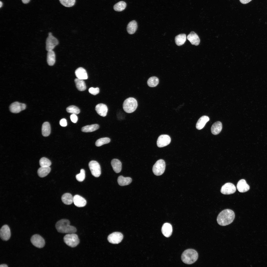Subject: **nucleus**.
I'll return each mask as SVG.
<instances>
[{
  "instance_id": "nucleus-1",
  "label": "nucleus",
  "mask_w": 267,
  "mask_h": 267,
  "mask_svg": "<svg viewBox=\"0 0 267 267\" xmlns=\"http://www.w3.org/2000/svg\"><path fill=\"white\" fill-rule=\"evenodd\" d=\"M235 217V214L231 210L226 209L221 212L217 218L218 223L220 225L225 226L231 223Z\"/></svg>"
},
{
  "instance_id": "nucleus-2",
  "label": "nucleus",
  "mask_w": 267,
  "mask_h": 267,
  "mask_svg": "<svg viewBox=\"0 0 267 267\" xmlns=\"http://www.w3.org/2000/svg\"><path fill=\"white\" fill-rule=\"evenodd\" d=\"M56 228L58 232L62 233H75L77 231L75 227L70 225L69 220L62 219L58 221L55 224Z\"/></svg>"
},
{
  "instance_id": "nucleus-3",
  "label": "nucleus",
  "mask_w": 267,
  "mask_h": 267,
  "mask_svg": "<svg viewBox=\"0 0 267 267\" xmlns=\"http://www.w3.org/2000/svg\"><path fill=\"white\" fill-rule=\"evenodd\" d=\"M198 255L195 250L189 249L185 250L181 256V259L184 263L191 264L194 263L197 260Z\"/></svg>"
},
{
  "instance_id": "nucleus-4",
  "label": "nucleus",
  "mask_w": 267,
  "mask_h": 267,
  "mask_svg": "<svg viewBox=\"0 0 267 267\" xmlns=\"http://www.w3.org/2000/svg\"><path fill=\"white\" fill-rule=\"evenodd\" d=\"M123 108L124 111L127 113L134 112L137 107L136 100L133 97H129L126 99L123 104Z\"/></svg>"
},
{
  "instance_id": "nucleus-5",
  "label": "nucleus",
  "mask_w": 267,
  "mask_h": 267,
  "mask_svg": "<svg viewBox=\"0 0 267 267\" xmlns=\"http://www.w3.org/2000/svg\"><path fill=\"white\" fill-rule=\"evenodd\" d=\"M64 240L67 245L72 247L76 246L79 243L78 236L75 233L66 235L64 237Z\"/></svg>"
},
{
  "instance_id": "nucleus-6",
  "label": "nucleus",
  "mask_w": 267,
  "mask_h": 267,
  "mask_svg": "<svg viewBox=\"0 0 267 267\" xmlns=\"http://www.w3.org/2000/svg\"><path fill=\"white\" fill-rule=\"evenodd\" d=\"M165 163L164 160L160 159L156 161L153 167L154 174L157 176L162 175L164 172L165 168Z\"/></svg>"
},
{
  "instance_id": "nucleus-7",
  "label": "nucleus",
  "mask_w": 267,
  "mask_h": 267,
  "mask_svg": "<svg viewBox=\"0 0 267 267\" xmlns=\"http://www.w3.org/2000/svg\"><path fill=\"white\" fill-rule=\"evenodd\" d=\"M89 166L92 174L96 177H99L101 174L100 166L97 161L92 160L89 163Z\"/></svg>"
},
{
  "instance_id": "nucleus-8",
  "label": "nucleus",
  "mask_w": 267,
  "mask_h": 267,
  "mask_svg": "<svg viewBox=\"0 0 267 267\" xmlns=\"http://www.w3.org/2000/svg\"><path fill=\"white\" fill-rule=\"evenodd\" d=\"M59 42L57 38L52 35H48L46 40V49L48 51L53 50L55 47L58 45Z\"/></svg>"
},
{
  "instance_id": "nucleus-9",
  "label": "nucleus",
  "mask_w": 267,
  "mask_h": 267,
  "mask_svg": "<svg viewBox=\"0 0 267 267\" xmlns=\"http://www.w3.org/2000/svg\"><path fill=\"white\" fill-rule=\"evenodd\" d=\"M30 241L33 245L39 248H43L45 245V241L44 238L38 234L33 235L31 238Z\"/></svg>"
},
{
  "instance_id": "nucleus-10",
  "label": "nucleus",
  "mask_w": 267,
  "mask_h": 267,
  "mask_svg": "<svg viewBox=\"0 0 267 267\" xmlns=\"http://www.w3.org/2000/svg\"><path fill=\"white\" fill-rule=\"evenodd\" d=\"M235 186L233 184L228 182L224 184L221 187V192L224 195H229L234 193L236 191Z\"/></svg>"
},
{
  "instance_id": "nucleus-11",
  "label": "nucleus",
  "mask_w": 267,
  "mask_h": 267,
  "mask_svg": "<svg viewBox=\"0 0 267 267\" xmlns=\"http://www.w3.org/2000/svg\"><path fill=\"white\" fill-rule=\"evenodd\" d=\"M123 238V235L121 233L115 232L110 234L108 239L110 243L113 244H118L120 243Z\"/></svg>"
},
{
  "instance_id": "nucleus-12",
  "label": "nucleus",
  "mask_w": 267,
  "mask_h": 267,
  "mask_svg": "<svg viewBox=\"0 0 267 267\" xmlns=\"http://www.w3.org/2000/svg\"><path fill=\"white\" fill-rule=\"evenodd\" d=\"M26 105L24 103L15 102L12 103L9 106L10 111L14 113H17L25 109Z\"/></svg>"
},
{
  "instance_id": "nucleus-13",
  "label": "nucleus",
  "mask_w": 267,
  "mask_h": 267,
  "mask_svg": "<svg viewBox=\"0 0 267 267\" xmlns=\"http://www.w3.org/2000/svg\"><path fill=\"white\" fill-rule=\"evenodd\" d=\"M171 141L169 136L166 134L160 135L158 137L157 141V145L159 147H162L169 144Z\"/></svg>"
},
{
  "instance_id": "nucleus-14",
  "label": "nucleus",
  "mask_w": 267,
  "mask_h": 267,
  "mask_svg": "<svg viewBox=\"0 0 267 267\" xmlns=\"http://www.w3.org/2000/svg\"><path fill=\"white\" fill-rule=\"evenodd\" d=\"M11 234L10 228L8 225L5 224L1 228L0 230V236L3 241H7L11 237Z\"/></svg>"
},
{
  "instance_id": "nucleus-15",
  "label": "nucleus",
  "mask_w": 267,
  "mask_h": 267,
  "mask_svg": "<svg viewBox=\"0 0 267 267\" xmlns=\"http://www.w3.org/2000/svg\"><path fill=\"white\" fill-rule=\"evenodd\" d=\"M237 187L238 190L241 193L247 192L250 188L249 186L244 179H241L239 181L237 184Z\"/></svg>"
},
{
  "instance_id": "nucleus-16",
  "label": "nucleus",
  "mask_w": 267,
  "mask_h": 267,
  "mask_svg": "<svg viewBox=\"0 0 267 267\" xmlns=\"http://www.w3.org/2000/svg\"><path fill=\"white\" fill-rule=\"evenodd\" d=\"M73 202L74 205L78 207H84L87 203L86 201L84 198L78 195L73 197Z\"/></svg>"
},
{
  "instance_id": "nucleus-17",
  "label": "nucleus",
  "mask_w": 267,
  "mask_h": 267,
  "mask_svg": "<svg viewBox=\"0 0 267 267\" xmlns=\"http://www.w3.org/2000/svg\"><path fill=\"white\" fill-rule=\"evenodd\" d=\"M95 110L97 113L103 117L105 116L107 114L108 109L107 106L103 104H99L95 107Z\"/></svg>"
},
{
  "instance_id": "nucleus-18",
  "label": "nucleus",
  "mask_w": 267,
  "mask_h": 267,
  "mask_svg": "<svg viewBox=\"0 0 267 267\" xmlns=\"http://www.w3.org/2000/svg\"><path fill=\"white\" fill-rule=\"evenodd\" d=\"M187 38L192 45H198L200 43V39L198 36L194 31L191 32L187 36Z\"/></svg>"
},
{
  "instance_id": "nucleus-19",
  "label": "nucleus",
  "mask_w": 267,
  "mask_h": 267,
  "mask_svg": "<svg viewBox=\"0 0 267 267\" xmlns=\"http://www.w3.org/2000/svg\"><path fill=\"white\" fill-rule=\"evenodd\" d=\"M161 232L165 237H170L172 232V228L171 224L168 223H164L162 227Z\"/></svg>"
},
{
  "instance_id": "nucleus-20",
  "label": "nucleus",
  "mask_w": 267,
  "mask_h": 267,
  "mask_svg": "<svg viewBox=\"0 0 267 267\" xmlns=\"http://www.w3.org/2000/svg\"><path fill=\"white\" fill-rule=\"evenodd\" d=\"M75 74L77 78L82 79H88V75L86 70L83 68L80 67L77 68L75 71Z\"/></svg>"
},
{
  "instance_id": "nucleus-21",
  "label": "nucleus",
  "mask_w": 267,
  "mask_h": 267,
  "mask_svg": "<svg viewBox=\"0 0 267 267\" xmlns=\"http://www.w3.org/2000/svg\"><path fill=\"white\" fill-rule=\"evenodd\" d=\"M209 120V118L207 116L204 115L201 117L197 121L196 125V128L200 130L202 129L206 124Z\"/></svg>"
},
{
  "instance_id": "nucleus-22",
  "label": "nucleus",
  "mask_w": 267,
  "mask_h": 267,
  "mask_svg": "<svg viewBox=\"0 0 267 267\" xmlns=\"http://www.w3.org/2000/svg\"><path fill=\"white\" fill-rule=\"evenodd\" d=\"M222 128V123L219 121H217L212 125L211 128V132L214 135L218 134L220 132Z\"/></svg>"
},
{
  "instance_id": "nucleus-23",
  "label": "nucleus",
  "mask_w": 267,
  "mask_h": 267,
  "mask_svg": "<svg viewBox=\"0 0 267 267\" xmlns=\"http://www.w3.org/2000/svg\"><path fill=\"white\" fill-rule=\"evenodd\" d=\"M111 163L113 170L116 173H118L121 171L122 164L119 160L114 159L112 160Z\"/></svg>"
},
{
  "instance_id": "nucleus-24",
  "label": "nucleus",
  "mask_w": 267,
  "mask_h": 267,
  "mask_svg": "<svg viewBox=\"0 0 267 267\" xmlns=\"http://www.w3.org/2000/svg\"><path fill=\"white\" fill-rule=\"evenodd\" d=\"M137 28L136 22L135 20H133L130 22L128 24L127 30L129 34H133L136 32Z\"/></svg>"
},
{
  "instance_id": "nucleus-25",
  "label": "nucleus",
  "mask_w": 267,
  "mask_h": 267,
  "mask_svg": "<svg viewBox=\"0 0 267 267\" xmlns=\"http://www.w3.org/2000/svg\"><path fill=\"white\" fill-rule=\"evenodd\" d=\"M47 61L50 66H52L55 62V55L53 50L48 51L47 54Z\"/></svg>"
},
{
  "instance_id": "nucleus-26",
  "label": "nucleus",
  "mask_w": 267,
  "mask_h": 267,
  "mask_svg": "<svg viewBox=\"0 0 267 267\" xmlns=\"http://www.w3.org/2000/svg\"><path fill=\"white\" fill-rule=\"evenodd\" d=\"M132 181V179L131 178L125 177L122 176H119L117 179L118 183L121 186L128 185Z\"/></svg>"
},
{
  "instance_id": "nucleus-27",
  "label": "nucleus",
  "mask_w": 267,
  "mask_h": 267,
  "mask_svg": "<svg viewBox=\"0 0 267 267\" xmlns=\"http://www.w3.org/2000/svg\"><path fill=\"white\" fill-rule=\"evenodd\" d=\"M50 171L51 168L49 166L41 167L38 169L37 173L39 177L43 178L47 176Z\"/></svg>"
},
{
  "instance_id": "nucleus-28",
  "label": "nucleus",
  "mask_w": 267,
  "mask_h": 267,
  "mask_svg": "<svg viewBox=\"0 0 267 267\" xmlns=\"http://www.w3.org/2000/svg\"><path fill=\"white\" fill-rule=\"evenodd\" d=\"M61 199L63 202L66 205L70 204L73 202V197L71 194L68 193L64 194L62 197Z\"/></svg>"
},
{
  "instance_id": "nucleus-29",
  "label": "nucleus",
  "mask_w": 267,
  "mask_h": 267,
  "mask_svg": "<svg viewBox=\"0 0 267 267\" xmlns=\"http://www.w3.org/2000/svg\"><path fill=\"white\" fill-rule=\"evenodd\" d=\"M42 131V134L44 136H47L49 135L51 132V127L49 122H46L43 123Z\"/></svg>"
},
{
  "instance_id": "nucleus-30",
  "label": "nucleus",
  "mask_w": 267,
  "mask_h": 267,
  "mask_svg": "<svg viewBox=\"0 0 267 267\" xmlns=\"http://www.w3.org/2000/svg\"><path fill=\"white\" fill-rule=\"evenodd\" d=\"M186 40V36L184 34H180L176 36L175 41L176 44L179 46L184 44Z\"/></svg>"
},
{
  "instance_id": "nucleus-31",
  "label": "nucleus",
  "mask_w": 267,
  "mask_h": 267,
  "mask_svg": "<svg viewBox=\"0 0 267 267\" xmlns=\"http://www.w3.org/2000/svg\"><path fill=\"white\" fill-rule=\"evenodd\" d=\"M77 89L80 91H83L86 90V87L85 83L83 80L77 78L74 80Z\"/></svg>"
},
{
  "instance_id": "nucleus-32",
  "label": "nucleus",
  "mask_w": 267,
  "mask_h": 267,
  "mask_svg": "<svg viewBox=\"0 0 267 267\" xmlns=\"http://www.w3.org/2000/svg\"><path fill=\"white\" fill-rule=\"evenodd\" d=\"M99 127V126L98 124H94L85 126L82 128L81 130L83 132H91L97 130Z\"/></svg>"
},
{
  "instance_id": "nucleus-33",
  "label": "nucleus",
  "mask_w": 267,
  "mask_h": 267,
  "mask_svg": "<svg viewBox=\"0 0 267 267\" xmlns=\"http://www.w3.org/2000/svg\"><path fill=\"white\" fill-rule=\"evenodd\" d=\"M126 6V3L123 1H121L115 4L114 6V10L120 12L124 10Z\"/></svg>"
},
{
  "instance_id": "nucleus-34",
  "label": "nucleus",
  "mask_w": 267,
  "mask_h": 267,
  "mask_svg": "<svg viewBox=\"0 0 267 267\" xmlns=\"http://www.w3.org/2000/svg\"><path fill=\"white\" fill-rule=\"evenodd\" d=\"M159 80L158 78L155 76L150 77L148 80L147 83L148 86L151 87L156 86L158 84Z\"/></svg>"
},
{
  "instance_id": "nucleus-35",
  "label": "nucleus",
  "mask_w": 267,
  "mask_h": 267,
  "mask_svg": "<svg viewBox=\"0 0 267 267\" xmlns=\"http://www.w3.org/2000/svg\"><path fill=\"white\" fill-rule=\"evenodd\" d=\"M66 111L68 113L75 114H78L80 112V109L74 105L68 106L66 108Z\"/></svg>"
},
{
  "instance_id": "nucleus-36",
  "label": "nucleus",
  "mask_w": 267,
  "mask_h": 267,
  "mask_svg": "<svg viewBox=\"0 0 267 267\" xmlns=\"http://www.w3.org/2000/svg\"><path fill=\"white\" fill-rule=\"evenodd\" d=\"M110 141V139L108 137L101 138L96 141L95 144L96 146L99 147L109 143Z\"/></svg>"
},
{
  "instance_id": "nucleus-37",
  "label": "nucleus",
  "mask_w": 267,
  "mask_h": 267,
  "mask_svg": "<svg viewBox=\"0 0 267 267\" xmlns=\"http://www.w3.org/2000/svg\"><path fill=\"white\" fill-rule=\"evenodd\" d=\"M39 164L41 167H46L50 166L51 163L50 160L47 158L43 157L40 160Z\"/></svg>"
},
{
  "instance_id": "nucleus-38",
  "label": "nucleus",
  "mask_w": 267,
  "mask_h": 267,
  "mask_svg": "<svg viewBox=\"0 0 267 267\" xmlns=\"http://www.w3.org/2000/svg\"><path fill=\"white\" fill-rule=\"evenodd\" d=\"M60 3L63 6L67 7L73 6L75 2V0H59Z\"/></svg>"
},
{
  "instance_id": "nucleus-39",
  "label": "nucleus",
  "mask_w": 267,
  "mask_h": 267,
  "mask_svg": "<svg viewBox=\"0 0 267 267\" xmlns=\"http://www.w3.org/2000/svg\"><path fill=\"white\" fill-rule=\"evenodd\" d=\"M85 171L83 169H81L80 173L77 175L76 176V179L79 182L83 181L85 179Z\"/></svg>"
},
{
  "instance_id": "nucleus-40",
  "label": "nucleus",
  "mask_w": 267,
  "mask_h": 267,
  "mask_svg": "<svg viewBox=\"0 0 267 267\" xmlns=\"http://www.w3.org/2000/svg\"><path fill=\"white\" fill-rule=\"evenodd\" d=\"M89 91L90 94L95 95L99 93V88L97 87L96 88L91 87L89 89Z\"/></svg>"
},
{
  "instance_id": "nucleus-41",
  "label": "nucleus",
  "mask_w": 267,
  "mask_h": 267,
  "mask_svg": "<svg viewBox=\"0 0 267 267\" xmlns=\"http://www.w3.org/2000/svg\"><path fill=\"white\" fill-rule=\"evenodd\" d=\"M76 114H72L70 116V119L71 121L74 123H76L78 120V117Z\"/></svg>"
},
{
  "instance_id": "nucleus-42",
  "label": "nucleus",
  "mask_w": 267,
  "mask_h": 267,
  "mask_svg": "<svg viewBox=\"0 0 267 267\" xmlns=\"http://www.w3.org/2000/svg\"><path fill=\"white\" fill-rule=\"evenodd\" d=\"M60 125L62 127H66L67 125V122L66 119L65 118H63L60 121Z\"/></svg>"
},
{
  "instance_id": "nucleus-43",
  "label": "nucleus",
  "mask_w": 267,
  "mask_h": 267,
  "mask_svg": "<svg viewBox=\"0 0 267 267\" xmlns=\"http://www.w3.org/2000/svg\"><path fill=\"white\" fill-rule=\"evenodd\" d=\"M240 0V1L241 2V3H242L243 4H247V3H249V2H250L252 0Z\"/></svg>"
},
{
  "instance_id": "nucleus-44",
  "label": "nucleus",
  "mask_w": 267,
  "mask_h": 267,
  "mask_svg": "<svg viewBox=\"0 0 267 267\" xmlns=\"http://www.w3.org/2000/svg\"><path fill=\"white\" fill-rule=\"evenodd\" d=\"M30 0H22V2L24 4L28 3Z\"/></svg>"
},
{
  "instance_id": "nucleus-45",
  "label": "nucleus",
  "mask_w": 267,
  "mask_h": 267,
  "mask_svg": "<svg viewBox=\"0 0 267 267\" xmlns=\"http://www.w3.org/2000/svg\"><path fill=\"white\" fill-rule=\"evenodd\" d=\"M8 267L7 265L5 264H2L0 265V267Z\"/></svg>"
},
{
  "instance_id": "nucleus-46",
  "label": "nucleus",
  "mask_w": 267,
  "mask_h": 267,
  "mask_svg": "<svg viewBox=\"0 0 267 267\" xmlns=\"http://www.w3.org/2000/svg\"><path fill=\"white\" fill-rule=\"evenodd\" d=\"M2 3L1 1H0V8H1V7L2 6Z\"/></svg>"
}]
</instances>
